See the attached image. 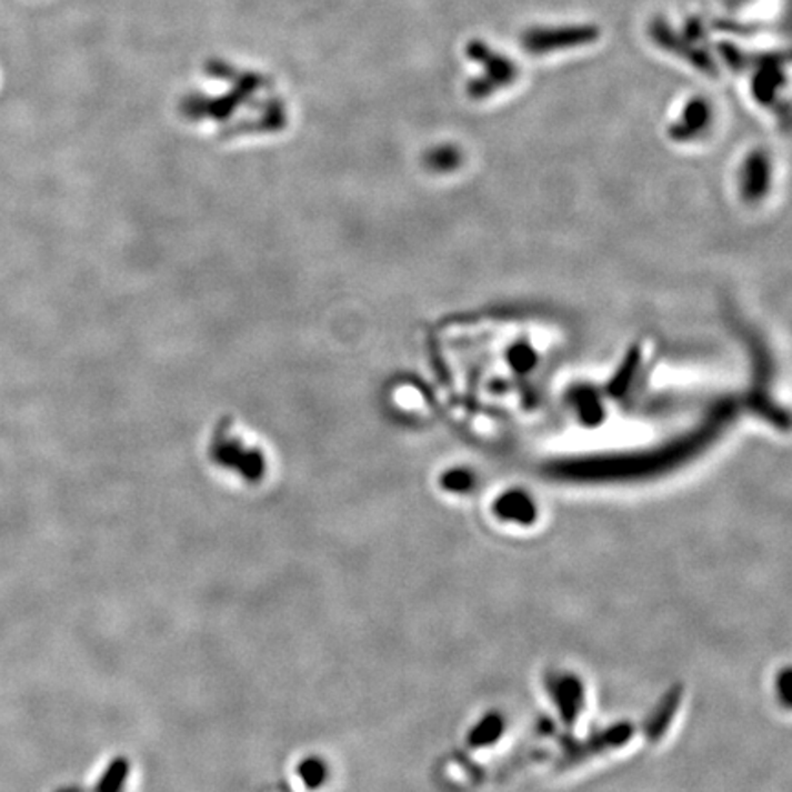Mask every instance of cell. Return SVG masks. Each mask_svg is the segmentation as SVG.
I'll return each instance as SVG.
<instances>
[{
  "instance_id": "1",
  "label": "cell",
  "mask_w": 792,
  "mask_h": 792,
  "mask_svg": "<svg viewBox=\"0 0 792 792\" xmlns=\"http://www.w3.org/2000/svg\"><path fill=\"white\" fill-rule=\"evenodd\" d=\"M600 38L596 27L534 28L523 36V48L530 53H551L567 48L585 47Z\"/></svg>"
},
{
  "instance_id": "2",
  "label": "cell",
  "mask_w": 792,
  "mask_h": 792,
  "mask_svg": "<svg viewBox=\"0 0 792 792\" xmlns=\"http://www.w3.org/2000/svg\"><path fill=\"white\" fill-rule=\"evenodd\" d=\"M468 56L487 69V76L473 81L472 89H470L473 96H489L493 90H498V87L512 83L518 76L515 64L501 53L493 52L492 48L484 42H470Z\"/></svg>"
}]
</instances>
